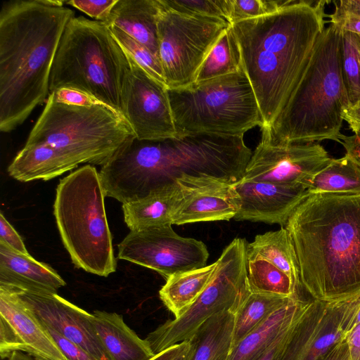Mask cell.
I'll return each mask as SVG.
<instances>
[{"label": "cell", "mask_w": 360, "mask_h": 360, "mask_svg": "<svg viewBox=\"0 0 360 360\" xmlns=\"http://www.w3.org/2000/svg\"><path fill=\"white\" fill-rule=\"evenodd\" d=\"M327 3L284 0L274 13L231 25L263 127L272 125L298 84L326 28Z\"/></svg>", "instance_id": "obj_1"}, {"label": "cell", "mask_w": 360, "mask_h": 360, "mask_svg": "<svg viewBox=\"0 0 360 360\" xmlns=\"http://www.w3.org/2000/svg\"><path fill=\"white\" fill-rule=\"evenodd\" d=\"M65 1L15 0L0 11V130L22 124L49 95L53 63L75 12Z\"/></svg>", "instance_id": "obj_2"}, {"label": "cell", "mask_w": 360, "mask_h": 360, "mask_svg": "<svg viewBox=\"0 0 360 360\" xmlns=\"http://www.w3.org/2000/svg\"><path fill=\"white\" fill-rule=\"evenodd\" d=\"M285 228L301 286L313 300L332 302L360 292V194H309Z\"/></svg>", "instance_id": "obj_3"}, {"label": "cell", "mask_w": 360, "mask_h": 360, "mask_svg": "<svg viewBox=\"0 0 360 360\" xmlns=\"http://www.w3.org/2000/svg\"><path fill=\"white\" fill-rule=\"evenodd\" d=\"M342 30L330 23L319 36L308 64L285 108L266 129L276 143H341L343 110L349 105L342 79Z\"/></svg>", "instance_id": "obj_4"}, {"label": "cell", "mask_w": 360, "mask_h": 360, "mask_svg": "<svg viewBox=\"0 0 360 360\" xmlns=\"http://www.w3.org/2000/svg\"><path fill=\"white\" fill-rule=\"evenodd\" d=\"M129 68L127 54L105 23L73 17L53 63L49 94L60 89L79 91L121 115L122 87Z\"/></svg>", "instance_id": "obj_5"}, {"label": "cell", "mask_w": 360, "mask_h": 360, "mask_svg": "<svg viewBox=\"0 0 360 360\" xmlns=\"http://www.w3.org/2000/svg\"><path fill=\"white\" fill-rule=\"evenodd\" d=\"M97 169L86 165L60 180L53 214L63 243L77 268L100 276L116 270L112 237Z\"/></svg>", "instance_id": "obj_6"}, {"label": "cell", "mask_w": 360, "mask_h": 360, "mask_svg": "<svg viewBox=\"0 0 360 360\" xmlns=\"http://www.w3.org/2000/svg\"><path fill=\"white\" fill-rule=\"evenodd\" d=\"M134 134L124 118L111 108L57 101L49 94L25 145L42 144L77 165H103Z\"/></svg>", "instance_id": "obj_7"}, {"label": "cell", "mask_w": 360, "mask_h": 360, "mask_svg": "<svg viewBox=\"0 0 360 360\" xmlns=\"http://www.w3.org/2000/svg\"><path fill=\"white\" fill-rule=\"evenodd\" d=\"M177 136L244 135L264 126L259 105L243 69L181 88H167Z\"/></svg>", "instance_id": "obj_8"}, {"label": "cell", "mask_w": 360, "mask_h": 360, "mask_svg": "<svg viewBox=\"0 0 360 360\" xmlns=\"http://www.w3.org/2000/svg\"><path fill=\"white\" fill-rule=\"evenodd\" d=\"M245 239L235 238L216 261L210 281L180 316L169 320L145 338L155 354L187 341L207 319L222 311L236 314L251 292Z\"/></svg>", "instance_id": "obj_9"}, {"label": "cell", "mask_w": 360, "mask_h": 360, "mask_svg": "<svg viewBox=\"0 0 360 360\" xmlns=\"http://www.w3.org/2000/svg\"><path fill=\"white\" fill-rule=\"evenodd\" d=\"M160 1L159 58L165 84L169 89L185 87L195 82L210 50L231 25L218 18L175 12Z\"/></svg>", "instance_id": "obj_10"}, {"label": "cell", "mask_w": 360, "mask_h": 360, "mask_svg": "<svg viewBox=\"0 0 360 360\" xmlns=\"http://www.w3.org/2000/svg\"><path fill=\"white\" fill-rule=\"evenodd\" d=\"M209 257L205 244L178 235L172 225L130 231L118 245V258L153 269L167 280L204 267Z\"/></svg>", "instance_id": "obj_11"}, {"label": "cell", "mask_w": 360, "mask_h": 360, "mask_svg": "<svg viewBox=\"0 0 360 360\" xmlns=\"http://www.w3.org/2000/svg\"><path fill=\"white\" fill-rule=\"evenodd\" d=\"M262 138L246 166L245 180L270 181L308 188L314 176L333 160L319 143L274 142L262 129Z\"/></svg>", "instance_id": "obj_12"}, {"label": "cell", "mask_w": 360, "mask_h": 360, "mask_svg": "<svg viewBox=\"0 0 360 360\" xmlns=\"http://www.w3.org/2000/svg\"><path fill=\"white\" fill-rule=\"evenodd\" d=\"M128 58L130 68L122 87L121 115L134 136L141 140L176 136L167 86Z\"/></svg>", "instance_id": "obj_13"}, {"label": "cell", "mask_w": 360, "mask_h": 360, "mask_svg": "<svg viewBox=\"0 0 360 360\" xmlns=\"http://www.w3.org/2000/svg\"><path fill=\"white\" fill-rule=\"evenodd\" d=\"M13 288L45 325L98 359L110 360L93 323V314L70 302L56 292Z\"/></svg>", "instance_id": "obj_14"}, {"label": "cell", "mask_w": 360, "mask_h": 360, "mask_svg": "<svg viewBox=\"0 0 360 360\" xmlns=\"http://www.w3.org/2000/svg\"><path fill=\"white\" fill-rule=\"evenodd\" d=\"M238 198L237 221L284 227L295 209L309 195L304 186L240 179L233 185Z\"/></svg>", "instance_id": "obj_15"}, {"label": "cell", "mask_w": 360, "mask_h": 360, "mask_svg": "<svg viewBox=\"0 0 360 360\" xmlns=\"http://www.w3.org/2000/svg\"><path fill=\"white\" fill-rule=\"evenodd\" d=\"M343 300H312L297 323L282 360H317L345 340Z\"/></svg>", "instance_id": "obj_16"}, {"label": "cell", "mask_w": 360, "mask_h": 360, "mask_svg": "<svg viewBox=\"0 0 360 360\" xmlns=\"http://www.w3.org/2000/svg\"><path fill=\"white\" fill-rule=\"evenodd\" d=\"M184 197L177 206L172 224L229 220L238 210L233 184L217 180L179 181Z\"/></svg>", "instance_id": "obj_17"}, {"label": "cell", "mask_w": 360, "mask_h": 360, "mask_svg": "<svg viewBox=\"0 0 360 360\" xmlns=\"http://www.w3.org/2000/svg\"><path fill=\"white\" fill-rule=\"evenodd\" d=\"M0 318L13 329L19 351L38 360H68L45 328L11 286L0 284Z\"/></svg>", "instance_id": "obj_18"}, {"label": "cell", "mask_w": 360, "mask_h": 360, "mask_svg": "<svg viewBox=\"0 0 360 360\" xmlns=\"http://www.w3.org/2000/svg\"><path fill=\"white\" fill-rule=\"evenodd\" d=\"M0 284L34 291L56 292L65 281L49 265L0 243Z\"/></svg>", "instance_id": "obj_19"}, {"label": "cell", "mask_w": 360, "mask_h": 360, "mask_svg": "<svg viewBox=\"0 0 360 360\" xmlns=\"http://www.w3.org/2000/svg\"><path fill=\"white\" fill-rule=\"evenodd\" d=\"M160 10V0H118L104 23L117 27L159 58L158 20Z\"/></svg>", "instance_id": "obj_20"}, {"label": "cell", "mask_w": 360, "mask_h": 360, "mask_svg": "<svg viewBox=\"0 0 360 360\" xmlns=\"http://www.w3.org/2000/svg\"><path fill=\"white\" fill-rule=\"evenodd\" d=\"M311 302L294 297L235 345L229 360H257L307 311Z\"/></svg>", "instance_id": "obj_21"}, {"label": "cell", "mask_w": 360, "mask_h": 360, "mask_svg": "<svg viewBox=\"0 0 360 360\" xmlns=\"http://www.w3.org/2000/svg\"><path fill=\"white\" fill-rule=\"evenodd\" d=\"M93 323L110 360H150L155 354L124 322L121 314L94 311Z\"/></svg>", "instance_id": "obj_22"}, {"label": "cell", "mask_w": 360, "mask_h": 360, "mask_svg": "<svg viewBox=\"0 0 360 360\" xmlns=\"http://www.w3.org/2000/svg\"><path fill=\"white\" fill-rule=\"evenodd\" d=\"M184 188L174 184L141 200L122 204L124 219L130 231L172 225Z\"/></svg>", "instance_id": "obj_23"}, {"label": "cell", "mask_w": 360, "mask_h": 360, "mask_svg": "<svg viewBox=\"0 0 360 360\" xmlns=\"http://www.w3.org/2000/svg\"><path fill=\"white\" fill-rule=\"evenodd\" d=\"M235 314L222 311L202 323L188 341L190 360H229L233 347Z\"/></svg>", "instance_id": "obj_24"}, {"label": "cell", "mask_w": 360, "mask_h": 360, "mask_svg": "<svg viewBox=\"0 0 360 360\" xmlns=\"http://www.w3.org/2000/svg\"><path fill=\"white\" fill-rule=\"evenodd\" d=\"M77 166L48 146L25 145L8 166V172L13 179L27 182L51 179Z\"/></svg>", "instance_id": "obj_25"}, {"label": "cell", "mask_w": 360, "mask_h": 360, "mask_svg": "<svg viewBox=\"0 0 360 360\" xmlns=\"http://www.w3.org/2000/svg\"><path fill=\"white\" fill-rule=\"evenodd\" d=\"M216 262L204 267L172 275L159 291L165 306L174 318L192 305L208 285L214 272Z\"/></svg>", "instance_id": "obj_26"}, {"label": "cell", "mask_w": 360, "mask_h": 360, "mask_svg": "<svg viewBox=\"0 0 360 360\" xmlns=\"http://www.w3.org/2000/svg\"><path fill=\"white\" fill-rule=\"evenodd\" d=\"M247 257L269 261L290 278L297 290L301 286L297 255L285 227L257 235L248 243Z\"/></svg>", "instance_id": "obj_27"}, {"label": "cell", "mask_w": 360, "mask_h": 360, "mask_svg": "<svg viewBox=\"0 0 360 360\" xmlns=\"http://www.w3.org/2000/svg\"><path fill=\"white\" fill-rule=\"evenodd\" d=\"M309 194H360V168L347 155L334 159L312 179Z\"/></svg>", "instance_id": "obj_28"}, {"label": "cell", "mask_w": 360, "mask_h": 360, "mask_svg": "<svg viewBox=\"0 0 360 360\" xmlns=\"http://www.w3.org/2000/svg\"><path fill=\"white\" fill-rule=\"evenodd\" d=\"M242 68L239 46L230 25L210 50L197 72L194 82H202L234 73Z\"/></svg>", "instance_id": "obj_29"}, {"label": "cell", "mask_w": 360, "mask_h": 360, "mask_svg": "<svg viewBox=\"0 0 360 360\" xmlns=\"http://www.w3.org/2000/svg\"><path fill=\"white\" fill-rule=\"evenodd\" d=\"M251 292L235 314L233 347L294 297Z\"/></svg>", "instance_id": "obj_30"}, {"label": "cell", "mask_w": 360, "mask_h": 360, "mask_svg": "<svg viewBox=\"0 0 360 360\" xmlns=\"http://www.w3.org/2000/svg\"><path fill=\"white\" fill-rule=\"evenodd\" d=\"M247 271L251 292L284 297L298 295L290 278L263 258L247 257Z\"/></svg>", "instance_id": "obj_31"}, {"label": "cell", "mask_w": 360, "mask_h": 360, "mask_svg": "<svg viewBox=\"0 0 360 360\" xmlns=\"http://www.w3.org/2000/svg\"><path fill=\"white\" fill-rule=\"evenodd\" d=\"M340 64L349 105H354L360 101V58L356 34L342 32Z\"/></svg>", "instance_id": "obj_32"}, {"label": "cell", "mask_w": 360, "mask_h": 360, "mask_svg": "<svg viewBox=\"0 0 360 360\" xmlns=\"http://www.w3.org/2000/svg\"><path fill=\"white\" fill-rule=\"evenodd\" d=\"M108 27L116 41L125 53L151 77L165 84L160 59L148 48L117 27L114 25H109Z\"/></svg>", "instance_id": "obj_33"}, {"label": "cell", "mask_w": 360, "mask_h": 360, "mask_svg": "<svg viewBox=\"0 0 360 360\" xmlns=\"http://www.w3.org/2000/svg\"><path fill=\"white\" fill-rule=\"evenodd\" d=\"M161 1L167 8L179 13L218 18L228 22V0Z\"/></svg>", "instance_id": "obj_34"}, {"label": "cell", "mask_w": 360, "mask_h": 360, "mask_svg": "<svg viewBox=\"0 0 360 360\" xmlns=\"http://www.w3.org/2000/svg\"><path fill=\"white\" fill-rule=\"evenodd\" d=\"M284 0H228V22H236L274 13Z\"/></svg>", "instance_id": "obj_35"}, {"label": "cell", "mask_w": 360, "mask_h": 360, "mask_svg": "<svg viewBox=\"0 0 360 360\" xmlns=\"http://www.w3.org/2000/svg\"><path fill=\"white\" fill-rule=\"evenodd\" d=\"M334 12L328 15L330 22L343 32L360 35V0L333 1Z\"/></svg>", "instance_id": "obj_36"}, {"label": "cell", "mask_w": 360, "mask_h": 360, "mask_svg": "<svg viewBox=\"0 0 360 360\" xmlns=\"http://www.w3.org/2000/svg\"><path fill=\"white\" fill-rule=\"evenodd\" d=\"M117 1L70 0L66 1V4L86 13L94 20L105 22Z\"/></svg>", "instance_id": "obj_37"}, {"label": "cell", "mask_w": 360, "mask_h": 360, "mask_svg": "<svg viewBox=\"0 0 360 360\" xmlns=\"http://www.w3.org/2000/svg\"><path fill=\"white\" fill-rule=\"evenodd\" d=\"M44 325L68 360H99L82 349L80 347L61 335L51 327L45 325L44 323Z\"/></svg>", "instance_id": "obj_38"}, {"label": "cell", "mask_w": 360, "mask_h": 360, "mask_svg": "<svg viewBox=\"0 0 360 360\" xmlns=\"http://www.w3.org/2000/svg\"><path fill=\"white\" fill-rule=\"evenodd\" d=\"M306 311L281 334L267 350L257 360H282L295 329Z\"/></svg>", "instance_id": "obj_39"}, {"label": "cell", "mask_w": 360, "mask_h": 360, "mask_svg": "<svg viewBox=\"0 0 360 360\" xmlns=\"http://www.w3.org/2000/svg\"><path fill=\"white\" fill-rule=\"evenodd\" d=\"M0 243L5 244L13 250L29 255L24 242L13 226L4 217L3 213H0Z\"/></svg>", "instance_id": "obj_40"}, {"label": "cell", "mask_w": 360, "mask_h": 360, "mask_svg": "<svg viewBox=\"0 0 360 360\" xmlns=\"http://www.w3.org/2000/svg\"><path fill=\"white\" fill-rule=\"evenodd\" d=\"M51 94L53 95L57 101L68 105L89 106L101 103L89 95L74 89H60Z\"/></svg>", "instance_id": "obj_41"}, {"label": "cell", "mask_w": 360, "mask_h": 360, "mask_svg": "<svg viewBox=\"0 0 360 360\" xmlns=\"http://www.w3.org/2000/svg\"><path fill=\"white\" fill-rule=\"evenodd\" d=\"M340 140L346 151L345 155L360 168V134L352 136L342 134Z\"/></svg>", "instance_id": "obj_42"}, {"label": "cell", "mask_w": 360, "mask_h": 360, "mask_svg": "<svg viewBox=\"0 0 360 360\" xmlns=\"http://www.w3.org/2000/svg\"><path fill=\"white\" fill-rule=\"evenodd\" d=\"M317 360H350V353L348 344L343 340L333 347Z\"/></svg>", "instance_id": "obj_43"}, {"label": "cell", "mask_w": 360, "mask_h": 360, "mask_svg": "<svg viewBox=\"0 0 360 360\" xmlns=\"http://www.w3.org/2000/svg\"><path fill=\"white\" fill-rule=\"evenodd\" d=\"M342 118L354 134H360V101L347 107L343 110Z\"/></svg>", "instance_id": "obj_44"}, {"label": "cell", "mask_w": 360, "mask_h": 360, "mask_svg": "<svg viewBox=\"0 0 360 360\" xmlns=\"http://www.w3.org/2000/svg\"><path fill=\"white\" fill-rule=\"evenodd\" d=\"M349 346L350 360H360V323L345 339Z\"/></svg>", "instance_id": "obj_45"}, {"label": "cell", "mask_w": 360, "mask_h": 360, "mask_svg": "<svg viewBox=\"0 0 360 360\" xmlns=\"http://www.w3.org/2000/svg\"><path fill=\"white\" fill-rule=\"evenodd\" d=\"M189 345L188 340L174 345L167 349L156 354L150 360H172Z\"/></svg>", "instance_id": "obj_46"}, {"label": "cell", "mask_w": 360, "mask_h": 360, "mask_svg": "<svg viewBox=\"0 0 360 360\" xmlns=\"http://www.w3.org/2000/svg\"><path fill=\"white\" fill-rule=\"evenodd\" d=\"M8 360H38L32 356L20 351L13 352L8 358Z\"/></svg>", "instance_id": "obj_47"}, {"label": "cell", "mask_w": 360, "mask_h": 360, "mask_svg": "<svg viewBox=\"0 0 360 360\" xmlns=\"http://www.w3.org/2000/svg\"><path fill=\"white\" fill-rule=\"evenodd\" d=\"M189 342V341H188ZM191 356V345L189 342V345L183 352L179 354L172 360H190Z\"/></svg>", "instance_id": "obj_48"}, {"label": "cell", "mask_w": 360, "mask_h": 360, "mask_svg": "<svg viewBox=\"0 0 360 360\" xmlns=\"http://www.w3.org/2000/svg\"><path fill=\"white\" fill-rule=\"evenodd\" d=\"M360 323V308L356 315L351 331ZM350 331V332H351Z\"/></svg>", "instance_id": "obj_49"}, {"label": "cell", "mask_w": 360, "mask_h": 360, "mask_svg": "<svg viewBox=\"0 0 360 360\" xmlns=\"http://www.w3.org/2000/svg\"><path fill=\"white\" fill-rule=\"evenodd\" d=\"M356 40H357L358 50H359V58H360V39L359 38L358 34H356Z\"/></svg>", "instance_id": "obj_50"}, {"label": "cell", "mask_w": 360, "mask_h": 360, "mask_svg": "<svg viewBox=\"0 0 360 360\" xmlns=\"http://www.w3.org/2000/svg\"><path fill=\"white\" fill-rule=\"evenodd\" d=\"M358 36H359V39H360V35H359V34H358Z\"/></svg>", "instance_id": "obj_51"}]
</instances>
